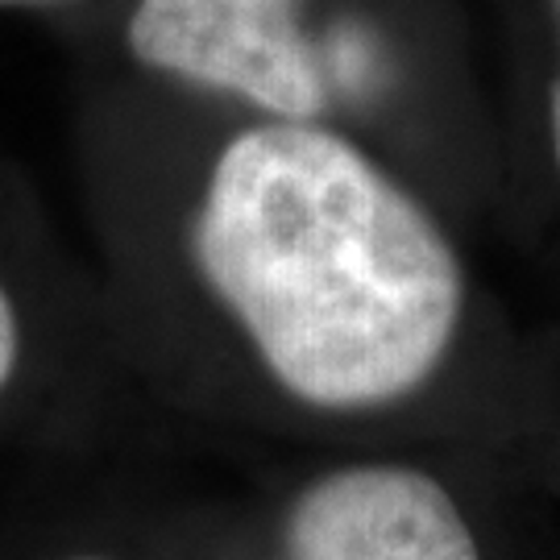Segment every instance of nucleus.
<instances>
[{
	"instance_id": "obj_1",
	"label": "nucleus",
	"mask_w": 560,
	"mask_h": 560,
	"mask_svg": "<svg viewBox=\"0 0 560 560\" xmlns=\"http://www.w3.org/2000/svg\"><path fill=\"white\" fill-rule=\"evenodd\" d=\"M196 258L270 374L316 407L416 390L460 320V266L436 221L312 120L254 125L224 145Z\"/></svg>"
},
{
	"instance_id": "obj_6",
	"label": "nucleus",
	"mask_w": 560,
	"mask_h": 560,
	"mask_svg": "<svg viewBox=\"0 0 560 560\" xmlns=\"http://www.w3.org/2000/svg\"><path fill=\"white\" fill-rule=\"evenodd\" d=\"M83 560H88V557H83Z\"/></svg>"
},
{
	"instance_id": "obj_5",
	"label": "nucleus",
	"mask_w": 560,
	"mask_h": 560,
	"mask_svg": "<svg viewBox=\"0 0 560 560\" xmlns=\"http://www.w3.org/2000/svg\"><path fill=\"white\" fill-rule=\"evenodd\" d=\"M557 13H560V0H557ZM552 150H557V166H560V75L552 83Z\"/></svg>"
},
{
	"instance_id": "obj_3",
	"label": "nucleus",
	"mask_w": 560,
	"mask_h": 560,
	"mask_svg": "<svg viewBox=\"0 0 560 560\" xmlns=\"http://www.w3.org/2000/svg\"><path fill=\"white\" fill-rule=\"evenodd\" d=\"M287 560H481L460 506L407 465H353L303 490Z\"/></svg>"
},
{
	"instance_id": "obj_4",
	"label": "nucleus",
	"mask_w": 560,
	"mask_h": 560,
	"mask_svg": "<svg viewBox=\"0 0 560 560\" xmlns=\"http://www.w3.org/2000/svg\"><path fill=\"white\" fill-rule=\"evenodd\" d=\"M18 316H13V303L4 295V287H0V390H4V382L13 378V365H18Z\"/></svg>"
},
{
	"instance_id": "obj_2",
	"label": "nucleus",
	"mask_w": 560,
	"mask_h": 560,
	"mask_svg": "<svg viewBox=\"0 0 560 560\" xmlns=\"http://www.w3.org/2000/svg\"><path fill=\"white\" fill-rule=\"evenodd\" d=\"M300 9L303 0H138L129 50L141 67L233 92L279 120H316L324 80Z\"/></svg>"
}]
</instances>
